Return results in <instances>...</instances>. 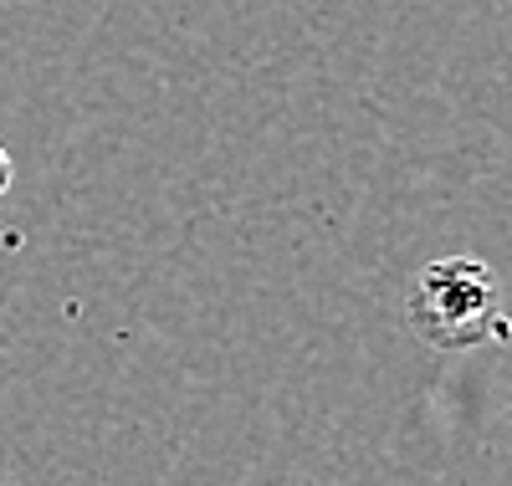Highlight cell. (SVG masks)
Masks as SVG:
<instances>
[{
	"label": "cell",
	"mask_w": 512,
	"mask_h": 486,
	"mask_svg": "<svg viewBox=\"0 0 512 486\" xmlns=\"http://www.w3.org/2000/svg\"><path fill=\"white\" fill-rule=\"evenodd\" d=\"M405 318L420 343L441 353L482 348L502 333V287L497 272L477 256H436L410 282Z\"/></svg>",
	"instance_id": "obj_1"
},
{
	"label": "cell",
	"mask_w": 512,
	"mask_h": 486,
	"mask_svg": "<svg viewBox=\"0 0 512 486\" xmlns=\"http://www.w3.org/2000/svg\"><path fill=\"white\" fill-rule=\"evenodd\" d=\"M16 185V164H11V154H6V144H0V195H6Z\"/></svg>",
	"instance_id": "obj_2"
}]
</instances>
